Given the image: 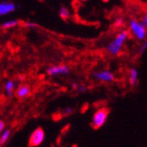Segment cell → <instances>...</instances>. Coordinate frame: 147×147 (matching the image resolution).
I'll return each mask as SVG.
<instances>
[{"label": "cell", "mask_w": 147, "mask_h": 147, "mask_svg": "<svg viewBox=\"0 0 147 147\" xmlns=\"http://www.w3.org/2000/svg\"><path fill=\"white\" fill-rule=\"evenodd\" d=\"M48 74L54 76V75H60V74H68L70 72V69L68 66L64 64L62 65H57V66H52L47 70Z\"/></svg>", "instance_id": "8992f818"}, {"label": "cell", "mask_w": 147, "mask_h": 147, "mask_svg": "<svg viewBox=\"0 0 147 147\" xmlns=\"http://www.w3.org/2000/svg\"><path fill=\"white\" fill-rule=\"evenodd\" d=\"M30 92H31L30 86L26 84H22L17 88V90L14 92V95L18 99L21 100V99H25L26 97H28L30 95Z\"/></svg>", "instance_id": "52a82bcc"}, {"label": "cell", "mask_w": 147, "mask_h": 147, "mask_svg": "<svg viewBox=\"0 0 147 147\" xmlns=\"http://www.w3.org/2000/svg\"><path fill=\"white\" fill-rule=\"evenodd\" d=\"M44 139V131L42 128H37L29 138L28 145L30 147H34L40 145Z\"/></svg>", "instance_id": "5b68a950"}, {"label": "cell", "mask_w": 147, "mask_h": 147, "mask_svg": "<svg viewBox=\"0 0 147 147\" xmlns=\"http://www.w3.org/2000/svg\"><path fill=\"white\" fill-rule=\"evenodd\" d=\"M78 92H86L88 90V87L86 86H83V85H80V86H78L77 89H76Z\"/></svg>", "instance_id": "e0dca14e"}, {"label": "cell", "mask_w": 147, "mask_h": 147, "mask_svg": "<svg viewBox=\"0 0 147 147\" xmlns=\"http://www.w3.org/2000/svg\"><path fill=\"white\" fill-rule=\"evenodd\" d=\"M146 49H147V39L144 40V42H142L141 45L139 46V48H138V54H139V55L143 54V53H144Z\"/></svg>", "instance_id": "5bb4252c"}, {"label": "cell", "mask_w": 147, "mask_h": 147, "mask_svg": "<svg viewBox=\"0 0 147 147\" xmlns=\"http://www.w3.org/2000/svg\"><path fill=\"white\" fill-rule=\"evenodd\" d=\"M24 26H26V28H36L37 26L36 24L32 23V22H26V23H24Z\"/></svg>", "instance_id": "d6986e66"}, {"label": "cell", "mask_w": 147, "mask_h": 147, "mask_svg": "<svg viewBox=\"0 0 147 147\" xmlns=\"http://www.w3.org/2000/svg\"><path fill=\"white\" fill-rule=\"evenodd\" d=\"M10 134H11L10 129H6V130L3 133V135L1 136V138H0V145H3V144L7 141V139H8L9 137H10Z\"/></svg>", "instance_id": "4fadbf2b"}, {"label": "cell", "mask_w": 147, "mask_h": 147, "mask_svg": "<svg viewBox=\"0 0 147 147\" xmlns=\"http://www.w3.org/2000/svg\"><path fill=\"white\" fill-rule=\"evenodd\" d=\"M20 23V20H11V21H7L4 24L1 25V28L4 29H7V28H13V26H16Z\"/></svg>", "instance_id": "7c38bea8"}, {"label": "cell", "mask_w": 147, "mask_h": 147, "mask_svg": "<svg viewBox=\"0 0 147 147\" xmlns=\"http://www.w3.org/2000/svg\"><path fill=\"white\" fill-rule=\"evenodd\" d=\"M72 147H77V146H76V145H73V146H72Z\"/></svg>", "instance_id": "7402d4cb"}, {"label": "cell", "mask_w": 147, "mask_h": 147, "mask_svg": "<svg viewBox=\"0 0 147 147\" xmlns=\"http://www.w3.org/2000/svg\"><path fill=\"white\" fill-rule=\"evenodd\" d=\"M129 37V33L128 30H122L115 35L113 40L108 43L106 47V50L110 56L117 57L122 53L124 45Z\"/></svg>", "instance_id": "6da1fadb"}, {"label": "cell", "mask_w": 147, "mask_h": 147, "mask_svg": "<svg viewBox=\"0 0 147 147\" xmlns=\"http://www.w3.org/2000/svg\"><path fill=\"white\" fill-rule=\"evenodd\" d=\"M128 28L129 34H131V36L137 41L144 42L147 39V29L144 28L140 20L136 18L130 19L128 22Z\"/></svg>", "instance_id": "7a4b0ae2"}, {"label": "cell", "mask_w": 147, "mask_h": 147, "mask_svg": "<svg viewBox=\"0 0 147 147\" xmlns=\"http://www.w3.org/2000/svg\"><path fill=\"white\" fill-rule=\"evenodd\" d=\"M15 5L12 3H0V15H5L14 11Z\"/></svg>", "instance_id": "9c48e42d"}, {"label": "cell", "mask_w": 147, "mask_h": 147, "mask_svg": "<svg viewBox=\"0 0 147 147\" xmlns=\"http://www.w3.org/2000/svg\"><path fill=\"white\" fill-rule=\"evenodd\" d=\"M5 128V123L3 121H0V132H1Z\"/></svg>", "instance_id": "ffe728a7"}, {"label": "cell", "mask_w": 147, "mask_h": 147, "mask_svg": "<svg viewBox=\"0 0 147 147\" xmlns=\"http://www.w3.org/2000/svg\"><path fill=\"white\" fill-rule=\"evenodd\" d=\"M93 78L102 83H112L115 81V74L109 70H102L93 72Z\"/></svg>", "instance_id": "277c9868"}, {"label": "cell", "mask_w": 147, "mask_h": 147, "mask_svg": "<svg viewBox=\"0 0 147 147\" xmlns=\"http://www.w3.org/2000/svg\"><path fill=\"white\" fill-rule=\"evenodd\" d=\"M109 114V109H108L107 108L99 109L94 114H93L92 123H91L92 127L96 129L101 128L107 122Z\"/></svg>", "instance_id": "3957f363"}, {"label": "cell", "mask_w": 147, "mask_h": 147, "mask_svg": "<svg viewBox=\"0 0 147 147\" xmlns=\"http://www.w3.org/2000/svg\"><path fill=\"white\" fill-rule=\"evenodd\" d=\"M77 87H78V84H77V83H73V84H72V88L76 90Z\"/></svg>", "instance_id": "44dd1931"}, {"label": "cell", "mask_w": 147, "mask_h": 147, "mask_svg": "<svg viewBox=\"0 0 147 147\" xmlns=\"http://www.w3.org/2000/svg\"><path fill=\"white\" fill-rule=\"evenodd\" d=\"M129 76V83L130 86H136L138 82V71L136 68H130L128 73Z\"/></svg>", "instance_id": "ba28073f"}, {"label": "cell", "mask_w": 147, "mask_h": 147, "mask_svg": "<svg viewBox=\"0 0 147 147\" xmlns=\"http://www.w3.org/2000/svg\"><path fill=\"white\" fill-rule=\"evenodd\" d=\"M124 24L123 19V18H117L115 21H114V26L115 28H122Z\"/></svg>", "instance_id": "2e32d148"}, {"label": "cell", "mask_w": 147, "mask_h": 147, "mask_svg": "<svg viewBox=\"0 0 147 147\" xmlns=\"http://www.w3.org/2000/svg\"><path fill=\"white\" fill-rule=\"evenodd\" d=\"M140 21L142 22V24L144 26V28L147 29V10L144 11L142 15H141V18H140Z\"/></svg>", "instance_id": "9a60e30c"}, {"label": "cell", "mask_w": 147, "mask_h": 147, "mask_svg": "<svg viewBox=\"0 0 147 147\" xmlns=\"http://www.w3.org/2000/svg\"><path fill=\"white\" fill-rule=\"evenodd\" d=\"M5 90L7 92V95L9 97H11L13 94H14V84H13L12 81H7L5 84Z\"/></svg>", "instance_id": "30bf717a"}, {"label": "cell", "mask_w": 147, "mask_h": 147, "mask_svg": "<svg viewBox=\"0 0 147 147\" xmlns=\"http://www.w3.org/2000/svg\"><path fill=\"white\" fill-rule=\"evenodd\" d=\"M73 112V109L71 108H66L63 111V115H69Z\"/></svg>", "instance_id": "ac0fdd59"}, {"label": "cell", "mask_w": 147, "mask_h": 147, "mask_svg": "<svg viewBox=\"0 0 147 147\" xmlns=\"http://www.w3.org/2000/svg\"><path fill=\"white\" fill-rule=\"evenodd\" d=\"M59 14H60V17H61L63 20H68V19L70 18V16H71L70 11H69L67 8H66V7H64V6H62V7L60 8Z\"/></svg>", "instance_id": "8fae6325"}]
</instances>
